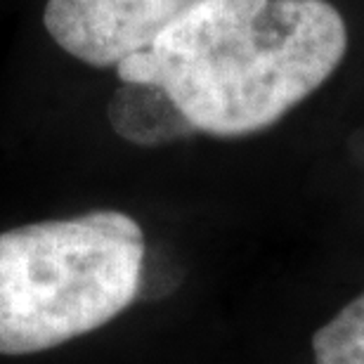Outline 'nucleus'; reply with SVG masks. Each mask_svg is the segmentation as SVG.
Wrapping results in <instances>:
<instances>
[{
    "label": "nucleus",
    "instance_id": "f257e3e1",
    "mask_svg": "<svg viewBox=\"0 0 364 364\" xmlns=\"http://www.w3.org/2000/svg\"><path fill=\"white\" fill-rule=\"evenodd\" d=\"M346 53L329 0H199L114 69L121 83L164 88L196 133L235 140L303 105Z\"/></svg>",
    "mask_w": 364,
    "mask_h": 364
},
{
    "label": "nucleus",
    "instance_id": "f03ea898",
    "mask_svg": "<svg viewBox=\"0 0 364 364\" xmlns=\"http://www.w3.org/2000/svg\"><path fill=\"white\" fill-rule=\"evenodd\" d=\"M142 228L90 210L0 235V355H33L85 336L140 294Z\"/></svg>",
    "mask_w": 364,
    "mask_h": 364
},
{
    "label": "nucleus",
    "instance_id": "20e7f679",
    "mask_svg": "<svg viewBox=\"0 0 364 364\" xmlns=\"http://www.w3.org/2000/svg\"><path fill=\"white\" fill-rule=\"evenodd\" d=\"M109 126L135 147H166L196 135L171 95L151 83H121L107 109Z\"/></svg>",
    "mask_w": 364,
    "mask_h": 364
},
{
    "label": "nucleus",
    "instance_id": "7ed1b4c3",
    "mask_svg": "<svg viewBox=\"0 0 364 364\" xmlns=\"http://www.w3.org/2000/svg\"><path fill=\"white\" fill-rule=\"evenodd\" d=\"M194 3L199 0H48L43 24L74 60L109 69L149 48Z\"/></svg>",
    "mask_w": 364,
    "mask_h": 364
},
{
    "label": "nucleus",
    "instance_id": "39448f33",
    "mask_svg": "<svg viewBox=\"0 0 364 364\" xmlns=\"http://www.w3.org/2000/svg\"><path fill=\"white\" fill-rule=\"evenodd\" d=\"M315 364H364V291L312 336Z\"/></svg>",
    "mask_w": 364,
    "mask_h": 364
}]
</instances>
